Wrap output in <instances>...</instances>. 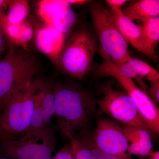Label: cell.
Returning <instances> with one entry per match:
<instances>
[{
  "label": "cell",
  "mask_w": 159,
  "mask_h": 159,
  "mask_svg": "<svg viewBox=\"0 0 159 159\" xmlns=\"http://www.w3.org/2000/svg\"><path fill=\"white\" fill-rule=\"evenodd\" d=\"M2 131H1V129H0V138L2 137Z\"/></svg>",
  "instance_id": "4dcf8cb0"
},
{
  "label": "cell",
  "mask_w": 159,
  "mask_h": 159,
  "mask_svg": "<svg viewBox=\"0 0 159 159\" xmlns=\"http://www.w3.org/2000/svg\"><path fill=\"white\" fill-rule=\"evenodd\" d=\"M68 2L70 3L72 5H80L82 4H85L90 2L89 1H86V0H67Z\"/></svg>",
  "instance_id": "83f0119b"
},
{
  "label": "cell",
  "mask_w": 159,
  "mask_h": 159,
  "mask_svg": "<svg viewBox=\"0 0 159 159\" xmlns=\"http://www.w3.org/2000/svg\"><path fill=\"white\" fill-rule=\"evenodd\" d=\"M8 46L6 56L0 60V115L11 97L33 80L39 70L28 50Z\"/></svg>",
  "instance_id": "7a4b0ae2"
},
{
  "label": "cell",
  "mask_w": 159,
  "mask_h": 159,
  "mask_svg": "<svg viewBox=\"0 0 159 159\" xmlns=\"http://www.w3.org/2000/svg\"><path fill=\"white\" fill-rule=\"evenodd\" d=\"M42 80L34 79L11 97L0 115V129L3 141L17 139L29 129L35 99Z\"/></svg>",
  "instance_id": "3957f363"
},
{
  "label": "cell",
  "mask_w": 159,
  "mask_h": 159,
  "mask_svg": "<svg viewBox=\"0 0 159 159\" xmlns=\"http://www.w3.org/2000/svg\"><path fill=\"white\" fill-rule=\"evenodd\" d=\"M12 0H0V11H6Z\"/></svg>",
  "instance_id": "4316f807"
},
{
  "label": "cell",
  "mask_w": 159,
  "mask_h": 159,
  "mask_svg": "<svg viewBox=\"0 0 159 159\" xmlns=\"http://www.w3.org/2000/svg\"><path fill=\"white\" fill-rule=\"evenodd\" d=\"M56 139L49 125L35 134L3 141L0 157L11 159H52Z\"/></svg>",
  "instance_id": "8992f818"
},
{
  "label": "cell",
  "mask_w": 159,
  "mask_h": 159,
  "mask_svg": "<svg viewBox=\"0 0 159 159\" xmlns=\"http://www.w3.org/2000/svg\"><path fill=\"white\" fill-rule=\"evenodd\" d=\"M54 92L55 116L63 133L72 136L87 130L96 110L93 97L77 87L56 84Z\"/></svg>",
  "instance_id": "6da1fadb"
},
{
  "label": "cell",
  "mask_w": 159,
  "mask_h": 159,
  "mask_svg": "<svg viewBox=\"0 0 159 159\" xmlns=\"http://www.w3.org/2000/svg\"><path fill=\"white\" fill-rule=\"evenodd\" d=\"M110 9L118 30L127 43L145 54L147 57L156 59L154 56L145 48L140 26L134 23L122 13L121 9Z\"/></svg>",
  "instance_id": "7c38bea8"
},
{
  "label": "cell",
  "mask_w": 159,
  "mask_h": 159,
  "mask_svg": "<svg viewBox=\"0 0 159 159\" xmlns=\"http://www.w3.org/2000/svg\"><path fill=\"white\" fill-rule=\"evenodd\" d=\"M64 135L70 140L76 159H95L91 151L77 137L68 133Z\"/></svg>",
  "instance_id": "44dd1931"
},
{
  "label": "cell",
  "mask_w": 159,
  "mask_h": 159,
  "mask_svg": "<svg viewBox=\"0 0 159 159\" xmlns=\"http://www.w3.org/2000/svg\"><path fill=\"white\" fill-rule=\"evenodd\" d=\"M101 91L103 97L97 103L102 112L122 122V124L145 129L151 136L154 135L127 92L116 89L111 84L103 85Z\"/></svg>",
  "instance_id": "ba28073f"
},
{
  "label": "cell",
  "mask_w": 159,
  "mask_h": 159,
  "mask_svg": "<svg viewBox=\"0 0 159 159\" xmlns=\"http://www.w3.org/2000/svg\"><path fill=\"white\" fill-rule=\"evenodd\" d=\"M44 127L50 125L55 116L54 92L52 85L42 81L40 87Z\"/></svg>",
  "instance_id": "2e32d148"
},
{
  "label": "cell",
  "mask_w": 159,
  "mask_h": 159,
  "mask_svg": "<svg viewBox=\"0 0 159 159\" xmlns=\"http://www.w3.org/2000/svg\"></svg>",
  "instance_id": "1f68e13d"
},
{
  "label": "cell",
  "mask_w": 159,
  "mask_h": 159,
  "mask_svg": "<svg viewBox=\"0 0 159 159\" xmlns=\"http://www.w3.org/2000/svg\"><path fill=\"white\" fill-rule=\"evenodd\" d=\"M128 62L136 74L142 79L150 81L159 79L158 72L145 61L132 58Z\"/></svg>",
  "instance_id": "d6986e66"
},
{
  "label": "cell",
  "mask_w": 159,
  "mask_h": 159,
  "mask_svg": "<svg viewBox=\"0 0 159 159\" xmlns=\"http://www.w3.org/2000/svg\"><path fill=\"white\" fill-rule=\"evenodd\" d=\"M4 31L8 45L28 50V48L34 40V31L31 23L27 19L18 25H10L5 18Z\"/></svg>",
  "instance_id": "4fadbf2b"
},
{
  "label": "cell",
  "mask_w": 159,
  "mask_h": 159,
  "mask_svg": "<svg viewBox=\"0 0 159 159\" xmlns=\"http://www.w3.org/2000/svg\"><path fill=\"white\" fill-rule=\"evenodd\" d=\"M66 35L51 26L43 25L35 31L34 41L36 48L55 66L66 43Z\"/></svg>",
  "instance_id": "8fae6325"
},
{
  "label": "cell",
  "mask_w": 159,
  "mask_h": 159,
  "mask_svg": "<svg viewBox=\"0 0 159 159\" xmlns=\"http://www.w3.org/2000/svg\"><path fill=\"white\" fill-rule=\"evenodd\" d=\"M30 12L29 2L26 0H12L6 13V22L18 25L27 20Z\"/></svg>",
  "instance_id": "e0dca14e"
},
{
  "label": "cell",
  "mask_w": 159,
  "mask_h": 159,
  "mask_svg": "<svg viewBox=\"0 0 159 159\" xmlns=\"http://www.w3.org/2000/svg\"><path fill=\"white\" fill-rule=\"evenodd\" d=\"M152 137H150L141 142L129 144L127 152L130 156L145 157L152 152Z\"/></svg>",
  "instance_id": "7402d4cb"
},
{
  "label": "cell",
  "mask_w": 159,
  "mask_h": 159,
  "mask_svg": "<svg viewBox=\"0 0 159 159\" xmlns=\"http://www.w3.org/2000/svg\"><path fill=\"white\" fill-rule=\"evenodd\" d=\"M38 14L44 25L67 35L76 22L75 12L67 0H42L38 4Z\"/></svg>",
  "instance_id": "30bf717a"
},
{
  "label": "cell",
  "mask_w": 159,
  "mask_h": 159,
  "mask_svg": "<svg viewBox=\"0 0 159 159\" xmlns=\"http://www.w3.org/2000/svg\"><path fill=\"white\" fill-rule=\"evenodd\" d=\"M43 129H44V127L39 88V91L35 99L34 109L31 115L29 129L25 134L23 136L27 137L31 135L35 134L43 130Z\"/></svg>",
  "instance_id": "ac0fdd59"
},
{
  "label": "cell",
  "mask_w": 159,
  "mask_h": 159,
  "mask_svg": "<svg viewBox=\"0 0 159 159\" xmlns=\"http://www.w3.org/2000/svg\"><path fill=\"white\" fill-rule=\"evenodd\" d=\"M97 51L93 34L81 28L66 41L56 66L71 77L82 79L91 70Z\"/></svg>",
  "instance_id": "277c9868"
},
{
  "label": "cell",
  "mask_w": 159,
  "mask_h": 159,
  "mask_svg": "<svg viewBox=\"0 0 159 159\" xmlns=\"http://www.w3.org/2000/svg\"><path fill=\"white\" fill-rule=\"evenodd\" d=\"M92 138L97 148L104 153L120 159H131L127 152L129 143L122 125L116 121L99 119Z\"/></svg>",
  "instance_id": "9c48e42d"
},
{
  "label": "cell",
  "mask_w": 159,
  "mask_h": 159,
  "mask_svg": "<svg viewBox=\"0 0 159 159\" xmlns=\"http://www.w3.org/2000/svg\"><path fill=\"white\" fill-rule=\"evenodd\" d=\"M142 36L145 48L152 54L157 56L155 52L159 41V16L147 18L141 20Z\"/></svg>",
  "instance_id": "9a60e30c"
},
{
  "label": "cell",
  "mask_w": 159,
  "mask_h": 159,
  "mask_svg": "<svg viewBox=\"0 0 159 159\" xmlns=\"http://www.w3.org/2000/svg\"><path fill=\"white\" fill-rule=\"evenodd\" d=\"M123 14L129 19L142 20L149 17L159 16L158 0H142L132 4L122 10Z\"/></svg>",
  "instance_id": "5bb4252c"
},
{
  "label": "cell",
  "mask_w": 159,
  "mask_h": 159,
  "mask_svg": "<svg viewBox=\"0 0 159 159\" xmlns=\"http://www.w3.org/2000/svg\"><path fill=\"white\" fill-rule=\"evenodd\" d=\"M0 159H11L8 158L4 157H0Z\"/></svg>",
  "instance_id": "f546056e"
},
{
  "label": "cell",
  "mask_w": 159,
  "mask_h": 159,
  "mask_svg": "<svg viewBox=\"0 0 159 159\" xmlns=\"http://www.w3.org/2000/svg\"><path fill=\"white\" fill-rule=\"evenodd\" d=\"M127 1L125 0H107L106 1L109 6V8L111 9H121L122 6Z\"/></svg>",
  "instance_id": "484cf974"
},
{
  "label": "cell",
  "mask_w": 159,
  "mask_h": 159,
  "mask_svg": "<svg viewBox=\"0 0 159 159\" xmlns=\"http://www.w3.org/2000/svg\"><path fill=\"white\" fill-rule=\"evenodd\" d=\"M52 159H76L70 144H65Z\"/></svg>",
  "instance_id": "603a6c76"
},
{
  "label": "cell",
  "mask_w": 159,
  "mask_h": 159,
  "mask_svg": "<svg viewBox=\"0 0 159 159\" xmlns=\"http://www.w3.org/2000/svg\"><path fill=\"white\" fill-rule=\"evenodd\" d=\"M79 139L91 151L95 159H122L110 155L99 150L94 144L92 135L87 130L82 131L74 136Z\"/></svg>",
  "instance_id": "ffe728a7"
},
{
  "label": "cell",
  "mask_w": 159,
  "mask_h": 159,
  "mask_svg": "<svg viewBox=\"0 0 159 159\" xmlns=\"http://www.w3.org/2000/svg\"><path fill=\"white\" fill-rule=\"evenodd\" d=\"M102 63L97 70L102 76L113 77L125 89L136 106L139 113L154 134L159 133V110L155 103L139 88L133 80L123 76L117 70L109 57L99 49Z\"/></svg>",
  "instance_id": "52a82bcc"
},
{
  "label": "cell",
  "mask_w": 159,
  "mask_h": 159,
  "mask_svg": "<svg viewBox=\"0 0 159 159\" xmlns=\"http://www.w3.org/2000/svg\"><path fill=\"white\" fill-rule=\"evenodd\" d=\"M90 11L100 43L99 49L116 65L130 61L132 57L128 51V43L118 30L109 8L95 3L91 6Z\"/></svg>",
  "instance_id": "5b68a950"
},
{
  "label": "cell",
  "mask_w": 159,
  "mask_h": 159,
  "mask_svg": "<svg viewBox=\"0 0 159 159\" xmlns=\"http://www.w3.org/2000/svg\"><path fill=\"white\" fill-rule=\"evenodd\" d=\"M149 158L148 159H159V151L155 152H151L149 155Z\"/></svg>",
  "instance_id": "f1b7e54d"
},
{
  "label": "cell",
  "mask_w": 159,
  "mask_h": 159,
  "mask_svg": "<svg viewBox=\"0 0 159 159\" xmlns=\"http://www.w3.org/2000/svg\"><path fill=\"white\" fill-rule=\"evenodd\" d=\"M5 18L6 13L5 11H0V57L4 52L6 44H7L4 31Z\"/></svg>",
  "instance_id": "cb8c5ba5"
},
{
  "label": "cell",
  "mask_w": 159,
  "mask_h": 159,
  "mask_svg": "<svg viewBox=\"0 0 159 159\" xmlns=\"http://www.w3.org/2000/svg\"><path fill=\"white\" fill-rule=\"evenodd\" d=\"M150 87H148V96L155 103L159 104V79L149 81Z\"/></svg>",
  "instance_id": "d4e9b609"
}]
</instances>
